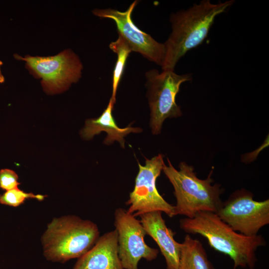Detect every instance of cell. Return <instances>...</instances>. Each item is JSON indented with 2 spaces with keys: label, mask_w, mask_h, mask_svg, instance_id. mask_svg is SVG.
I'll return each instance as SVG.
<instances>
[{
  "label": "cell",
  "mask_w": 269,
  "mask_h": 269,
  "mask_svg": "<svg viewBox=\"0 0 269 269\" xmlns=\"http://www.w3.org/2000/svg\"><path fill=\"white\" fill-rule=\"evenodd\" d=\"M234 2L229 0L214 3L203 0L187 9L171 13L169 18L171 32L164 43L166 55L162 70H174L182 57L203 42L216 17Z\"/></svg>",
  "instance_id": "obj_1"
},
{
  "label": "cell",
  "mask_w": 269,
  "mask_h": 269,
  "mask_svg": "<svg viewBox=\"0 0 269 269\" xmlns=\"http://www.w3.org/2000/svg\"><path fill=\"white\" fill-rule=\"evenodd\" d=\"M168 166L164 164L163 171L174 188L176 199L174 215H178L192 218L200 212L216 213L223 202L220 196L223 189L220 184H212V169L205 179L198 178L193 167L185 162L176 169L167 158Z\"/></svg>",
  "instance_id": "obj_3"
},
{
  "label": "cell",
  "mask_w": 269,
  "mask_h": 269,
  "mask_svg": "<svg viewBox=\"0 0 269 269\" xmlns=\"http://www.w3.org/2000/svg\"><path fill=\"white\" fill-rule=\"evenodd\" d=\"M179 227L188 234L204 237L211 248L228 256L233 261V269H254L257 262L256 252L266 245L262 235L240 234L213 212H200L192 218H183L179 221Z\"/></svg>",
  "instance_id": "obj_2"
},
{
  "label": "cell",
  "mask_w": 269,
  "mask_h": 269,
  "mask_svg": "<svg viewBox=\"0 0 269 269\" xmlns=\"http://www.w3.org/2000/svg\"><path fill=\"white\" fill-rule=\"evenodd\" d=\"M165 163L163 156L158 154L150 159H146L144 165L138 162L139 170L133 190L126 202L130 205L127 212L134 217L148 212L158 211L169 217L174 215V207L166 201L159 193L156 181Z\"/></svg>",
  "instance_id": "obj_8"
},
{
  "label": "cell",
  "mask_w": 269,
  "mask_h": 269,
  "mask_svg": "<svg viewBox=\"0 0 269 269\" xmlns=\"http://www.w3.org/2000/svg\"><path fill=\"white\" fill-rule=\"evenodd\" d=\"M216 214L235 231L247 236L258 235L269 224V199L257 201L244 189L233 192Z\"/></svg>",
  "instance_id": "obj_7"
},
{
  "label": "cell",
  "mask_w": 269,
  "mask_h": 269,
  "mask_svg": "<svg viewBox=\"0 0 269 269\" xmlns=\"http://www.w3.org/2000/svg\"><path fill=\"white\" fill-rule=\"evenodd\" d=\"M114 104L110 99L107 107L99 117L86 120L85 125L81 132V135L84 139H91L94 135L104 131L107 134L104 141L105 144H110L116 140L122 147H124L125 136L131 133H137L142 131L139 128H133L130 126L124 128L119 127L112 115Z\"/></svg>",
  "instance_id": "obj_13"
},
{
  "label": "cell",
  "mask_w": 269,
  "mask_h": 269,
  "mask_svg": "<svg viewBox=\"0 0 269 269\" xmlns=\"http://www.w3.org/2000/svg\"><path fill=\"white\" fill-rule=\"evenodd\" d=\"M109 47L117 55L113 74L112 95L111 98L115 104L118 87L123 74L127 60L132 50L126 41L119 35L116 40L110 43Z\"/></svg>",
  "instance_id": "obj_15"
},
{
  "label": "cell",
  "mask_w": 269,
  "mask_h": 269,
  "mask_svg": "<svg viewBox=\"0 0 269 269\" xmlns=\"http://www.w3.org/2000/svg\"><path fill=\"white\" fill-rule=\"evenodd\" d=\"M137 3V0L134 1L124 11L108 8L95 9L93 13L100 18L114 20L118 35L126 41L132 51L139 53L149 61L162 67L166 55L164 43L157 41L149 34L139 29L132 20V13Z\"/></svg>",
  "instance_id": "obj_10"
},
{
  "label": "cell",
  "mask_w": 269,
  "mask_h": 269,
  "mask_svg": "<svg viewBox=\"0 0 269 269\" xmlns=\"http://www.w3.org/2000/svg\"><path fill=\"white\" fill-rule=\"evenodd\" d=\"M178 269H215L201 242L186 235L181 243Z\"/></svg>",
  "instance_id": "obj_14"
},
{
  "label": "cell",
  "mask_w": 269,
  "mask_h": 269,
  "mask_svg": "<svg viewBox=\"0 0 269 269\" xmlns=\"http://www.w3.org/2000/svg\"><path fill=\"white\" fill-rule=\"evenodd\" d=\"M100 237L98 226L75 215L54 218L42 237L44 255L53 262L64 263L79 258Z\"/></svg>",
  "instance_id": "obj_4"
},
{
  "label": "cell",
  "mask_w": 269,
  "mask_h": 269,
  "mask_svg": "<svg viewBox=\"0 0 269 269\" xmlns=\"http://www.w3.org/2000/svg\"><path fill=\"white\" fill-rule=\"evenodd\" d=\"M1 65H2V62L0 61V83H3L4 80V77L2 74V73L1 72V69H0V66Z\"/></svg>",
  "instance_id": "obj_18"
},
{
  "label": "cell",
  "mask_w": 269,
  "mask_h": 269,
  "mask_svg": "<svg viewBox=\"0 0 269 269\" xmlns=\"http://www.w3.org/2000/svg\"><path fill=\"white\" fill-rule=\"evenodd\" d=\"M73 269H124L118 255L117 231L100 236L95 244L78 258Z\"/></svg>",
  "instance_id": "obj_12"
},
{
  "label": "cell",
  "mask_w": 269,
  "mask_h": 269,
  "mask_svg": "<svg viewBox=\"0 0 269 269\" xmlns=\"http://www.w3.org/2000/svg\"><path fill=\"white\" fill-rule=\"evenodd\" d=\"M15 57L24 61L30 72L41 79L42 87L48 94L65 91L81 77L82 63L71 50H65L53 56L22 57L16 55Z\"/></svg>",
  "instance_id": "obj_6"
},
{
  "label": "cell",
  "mask_w": 269,
  "mask_h": 269,
  "mask_svg": "<svg viewBox=\"0 0 269 269\" xmlns=\"http://www.w3.org/2000/svg\"></svg>",
  "instance_id": "obj_19"
},
{
  "label": "cell",
  "mask_w": 269,
  "mask_h": 269,
  "mask_svg": "<svg viewBox=\"0 0 269 269\" xmlns=\"http://www.w3.org/2000/svg\"><path fill=\"white\" fill-rule=\"evenodd\" d=\"M114 226L118 234V255L124 269H138L141 259L151 261L157 258L158 250L145 243L146 232L140 220L133 214L124 208L116 209Z\"/></svg>",
  "instance_id": "obj_9"
},
{
  "label": "cell",
  "mask_w": 269,
  "mask_h": 269,
  "mask_svg": "<svg viewBox=\"0 0 269 269\" xmlns=\"http://www.w3.org/2000/svg\"><path fill=\"white\" fill-rule=\"evenodd\" d=\"M45 197V195L41 194L25 192L17 187L6 191L0 195V203L15 207L23 203L26 199L31 198L42 201Z\"/></svg>",
  "instance_id": "obj_16"
},
{
  "label": "cell",
  "mask_w": 269,
  "mask_h": 269,
  "mask_svg": "<svg viewBox=\"0 0 269 269\" xmlns=\"http://www.w3.org/2000/svg\"><path fill=\"white\" fill-rule=\"evenodd\" d=\"M161 214L158 211L144 213L139 216V220L146 235L157 244L165 259L166 269H178L181 243L175 240V232L167 227Z\"/></svg>",
  "instance_id": "obj_11"
},
{
  "label": "cell",
  "mask_w": 269,
  "mask_h": 269,
  "mask_svg": "<svg viewBox=\"0 0 269 269\" xmlns=\"http://www.w3.org/2000/svg\"><path fill=\"white\" fill-rule=\"evenodd\" d=\"M18 179L14 171L8 168L0 170V188L5 191L18 187L20 184Z\"/></svg>",
  "instance_id": "obj_17"
},
{
  "label": "cell",
  "mask_w": 269,
  "mask_h": 269,
  "mask_svg": "<svg viewBox=\"0 0 269 269\" xmlns=\"http://www.w3.org/2000/svg\"><path fill=\"white\" fill-rule=\"evenodd\" d=\"M145 78L150 111V126L152 134H157L166 119L181 116L180 108L176 103V96L181 85L192 80V74L179 75L170 70L159 72L153 69L146 72Z\"/></svg>",
  "instance_id": "obj_5"
}]
</instances>
